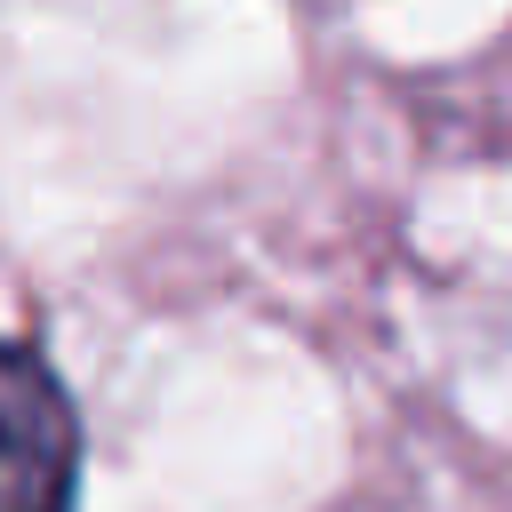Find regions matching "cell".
I'll return each mask as SVG.
<instances>
[{
    "mask_svg": "<svg viewBox=\"0 0 512 512\" xmlns=\"http://www.w3.org/2000/svg\"><path fill=\"white\" fill-rule=\"evenodd\" d=\"M80 416L32 344L0 336V512H72Z\"/></svg>",
    "mask_w": 512,
    "mask_h": 512,
    "instance_id": "obj_1",
    "label": "cell"
}]
</instances>
